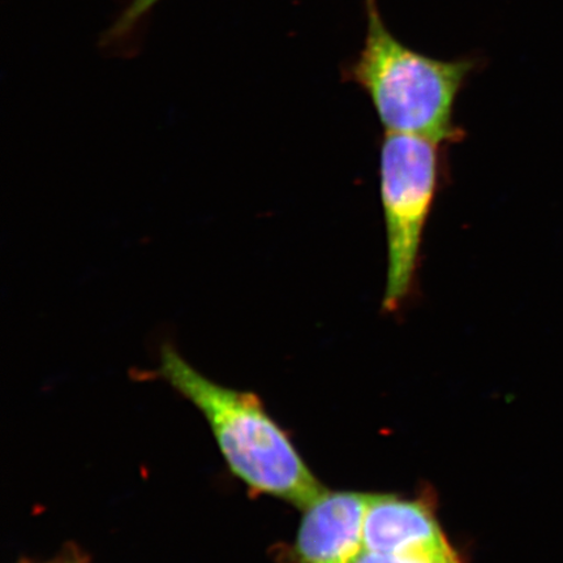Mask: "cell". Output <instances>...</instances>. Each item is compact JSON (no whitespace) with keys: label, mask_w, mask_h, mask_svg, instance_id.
Segmentation results:
<instances>
[{"label":"cell","mask_w":563,"mask_h":563,"mask_svg":"<svg viewBox=\"0 0 563 563\" xmlns=\"http://www.w3.org/2000/svg\"><path fill=\"white\" fill-rule=\"evenodd\" d=\"M159 375L206 418L231 474L249 489L299 509L325 490L255 394L214 383L172 344L161 349Z\"/></svg>","instance_id":"obj_1"},{"label":"cell","mask_w":563,"mask_h":563,"mask_svg":"<svg viewBox=\"0 0 563 563\" xmlns=\"http://www.w3.org/2000/svg\"><path fill=\"white\" fill-rule=\"evenodd\" d=\"M477 63L435 59L406 46L384 23L376 0H368L364 45L344 76L368 96L385 132L448 145L464 137L455 103Z\"/></svg>","instance_id":"obj_2"},{"label":"cell","mask_w":563,"mask_h":563,"mask_svg":"<svg viewBox=\"0 0 563 563\" xmlns=\"http://www.w3.org/2000/svg\"><path fill=\"white\" fill-rule=\"evenodd\" d=\"M442 145L384 133L379 145V197L386 235L383 311L396 313L417 291L424 231L443 176Z\"/></svg>","instance_id":"obj_3"},{"label":"cell","mask_w":563,"mask_h":563,"mask_svg":"<svg viewBox=\"0 0 563 563\" xmlns=\"http://www.w3.org/2000/svg\"><path fill=\"white\" fill-rule=\"evenodd\" d=\"M373 493L323 490L301 509L286 563H352L364 551V519Z\"/></svg>","instance_id":"obj_4"},{"label":"cell","mask_w":563,"mask_h":563,"mask_svg":"<svg viewBox=\"0 0 563 563\" xmlns=\"http://www.w3.org/2000/svg\"><path fill=\"white\" fill-rule=\"evenodd\" d=\"M365 551L438 561H461L434 510L422 499L375 495L364 519Z\"/></svg>","instance_id":"obj_5"},{"label":"cell","mask_w":563,"mask_h":563,"mask_svg":"<svg viewBox=\"0 0 563 563\" xmlns=\"http://www.w3.org/2000/svg\"><path fill=\"white\" fill-rule=\"evenodd\" d=\"M161 0H131L130 4L125 7L121 15L112 24L104 40L108 42L117 41L126 37L141 20L150 13L154 5L159 3Z\"/></svg>","instance_id":"obj_6"},{"label":"cell","mask_w":563,"mask_h":563,"mask_svg":"<svg viewBox=\"0 0 563 563\" xmlns=\"http://www.w3.org/2000/svg\"><path fill=\"white\" fill-rule=\"evenodd\" d=\"M352 563H462L461 561H438L418 558H405V555H393L364 551L357 555Z\"/></svg>","instance_id":"obj_7"},{"label":"cell","mask_w":563,"mask_h":563,"mask_svg":"<svg viewBox=\"0 0 563 563\" xmlns=\"http://www.w3.org/2000/svg\"><path fill=\"white\" fill-rule=\"evenodd\" d=\"M20 563H90L89 560L81 552L76 549H69V551L56 555L55 559L45 562L23 561Z\"/></svg>","instance_id":"obj_8"}]
</instances>
